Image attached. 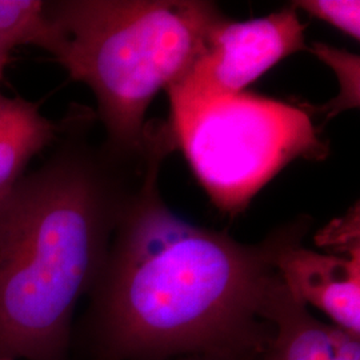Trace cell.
<instances>
[{"mask_svg":"<svg viewBox=\"0 0 360 360\" xmlns=\"http://www.w3.org/2000/svg\"><path fill=\"white\" fill-rule=\"evenodd\" d=\"M68 123L40 112V103L0 92V202L26 174L30 162L58 142Z\"/></svg>","mask_w":360,"mask_h":360,"instance_id":"ba28073f","label":"cell"},{"mask_svg":"<svg viewBox=\"0 0 360 360\" xmlns=\"http://www.w3.org/2000/svg\"><path fill=\"white\" fill-rule=\"evenodd\" d=\"M46 10L58 31L51 56L95 95L105 146L126 158L146 153V114L206 50L227 19L203 0H56Z\"/></svg>","mask_w":360,"mask_h":360,"instance_id":"3957f363","label":"cell"},{"mask_svg":"<svg viewBox=\"0 0 360 360\" xmlns=\"http://www.w3.org/2000/svg\"><path fill=\"white\" fill-rule=\"evenodd\" d=\"M304 31L292 4L247 22L227 18L214 28L190 71L168 89L171 115L245 92L278 62L307 49Z\"/></svg>","mask_w":360,"mask_h":360,"instance_id":"5b68a950","label":"cell"},{"mask_svg":"<svg viewBox=\"0 0 360 360\" xmlns=\"http://www.w3.org/2000/svg\"><path fill=\"white\" fill-rule=\"evenodd\" d=\"M0 44L13 51L19 46H35L50 55L58 46L44 0H0Z\"/></svg>","mask_w":360,"mask_h":360,"instance_id":"9c48e42d","label":"cell"},{"mask_svg":"<svg viewBox=\"0 0 360 360\" xmlns=\"http://www.w3.org/2000/svg\"><path fill=\"white\" fill-rule=\"evenodd\" d=\"M174 360H243V359H227V358H219V356H208V355H190V356H181Z\"/></svg>","mask_w":360,"mask_h":360,"instance_id":"4fadbf2b","label":"cell"},{"mask_svg":"<svg viewBox=\"0 0 360 360\" xmlns=\"http://www.w3.org/2000/svg\"><path fill=\"white\" fill-rule=\"evenodd\" d=\"M10 53H11V52L8 51V50H6V49L0 44V82H1V77H3V74H4V68H6V65L8 63Z\"/></svg>","mask_w":360,"mask_h":360,"instance_id":"7c38bea8","label":"cell"},{"mask_svg":"<svg viewBox=\"0 0 360 360\" xmlns=\"http://www.w3.org/2000/svg\"><path fill=\"white\" fill-rule=\"evenodd\" d=\"M74 111L53 154L0 202V356L70 360L72 319L103 267L116 224L156 160L87 142ZM150 148V147H148Z\"/></svg>","mask_w":360,"mask_h":360,"instance_id":"7a4b0ae2","label":"cell"},{"mask_svg":"<svg viewBox=\"0 0 360 360\" xmlns=\"http://www.w3.org/2000/svg\"><path fill=\"white\" fill-rule=\"evenodd\" d=\"M311 51L334 70L340 83L339 96L328 104V117L359 107V56L319 43Z\"/></svg>","mask_w":360,"mask_h":360,"instance_id":"30bf717a","label":"cell"},{"mask_svg":"<svg viewBox=\"0 0 360 360\" xmlns=\"http://www.w3.org/2000/svg\"><path fill=\"white\" fill-rule=\"evenodd\" d=\"M296 10L336 27L355 40L360 37V1L358 0H300L291 3Z\"/></svg>","mask_w":360,"mask_h":360,"instance_id":"8fae6325","label":"cell"},{"mask_svg":"<svg viewBox=\"0 0 360 360\" xmlns=\"http://www.w3.org/2000/svg\"><path fill=\"white\" fill-rule=\"evenodd\" d=\"M168 127L211 202L231 217L285 166L328 151L306 108L250 92L174 114Z\"/></svg>","mask_w":360,"mask_h":360,"instance_id":"277c9868","label":"cell"},{"mask_svg":"<svg viewBox=\"0 0 360 360\" xmlns=\"http://www.w3.org/2000/svg\"><path fill=\"white\" fill-rule=\"evenodd\" d=\"M162 162L120 215L71 349L80 360H251L270 339L262 309L278 257L309 220L255 245L195 226L163 202Z\"/></svg>","mask_w":360,"mask_h":360,"instance_id":"6da1fadb","label":"cell"},{"mask_svg":"<svg viewBox=\"0 0 360 360\" xmlns=\"http://www.w3.org/2000/svg\"><path fill=\"white\" fill-rule=\"evenodd\" d=\"M0 360H13V359H8V358H4V356H0Z\"/></svg>","mask_w":360,"mask_h":360,"instance_id":"5bb4252c","label":"cell"},{"mask_svg":"<svg viewBox=\"0 0 360 360\" xmlns=\"http://www.w3.org/2000/svg\"><path fill=\"white\" fill-rule=\"evenodd\" d=\"M290 242L276 260V272L290 294L322 311L333 324L360 336V245L336 254Z\"/></svg>","mask_w":360,"mask_h":360,"instance_id":"8992f818","label":"cell"},{"mask_svg":"<svg viewBox=\"0 0 360 360\" xmlns=\"http://www.w3.org/2000/svg\"><path fill=\"white\" fill-rule=\"evenodd\" d=\"M262 315L270 322V339L251 360H360L359 335L315 318L290 294L278 272Z\"/></svg>","mask_w":360,"mask_h":360,"instance_id":"52a82bcc","label":"cell"}]
</instances>
